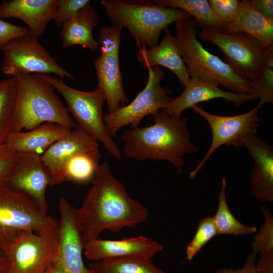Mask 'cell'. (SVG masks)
Listing matches in <instances>:
<instances>
[{"instance_id":"6da1fadb","label":"cell","mask_w":273,"mask_h":273,"mask_svg":"<svg viewBox=\"0 0 273 273\" xmlns=\"http://www.w3.org/2000/svg\"><path fill=\"white\" fill-rule=\"evenodd\" d=\"M93 180L81 207L77 209L85 243L98 238L104 230L118 233L147 219L148 209L128 196L123 185L112 173L107 162L99 164Z\"/></svg>"},{"instance_id":"7a4b0ae2","label":"cell","mask_w":273,"mask_h":273,"mask_svg":"<svg viewBox=\"0 0 273 273\" xmlns=\"http://www.w3.org/2000/svg\"><path fill=\"white\" fill-rule=\"evenodd\" d=\"M152 117V125L123 132L124 155L138 161H167L181 173L184 156L197 150L191 140L187 118L170 116L162 110L156 112Z\"/></svg>"},{"instance_id":"3957f363","label":"cell","mask_w":273,"mask_h":273,"mask_svg":"<svg viewBox=\"0 0 273 273\" xmlns=\"http://www.w3.org/2000/svg\"><path fill=\"white\" fill-rule=\"evenodd\" d=\"M12 77L15 85L16 132L46 122L70 129L77 127L54 87L46 80L36 74L19 73Z\"/></svg>"},{"instance_id":"277c9868","label":"cell","mask_w":273,"mask_h":273,"mask_svg":"<svg viewBox=\"0 0 273 273\" xmlns=\"http://www.w3.org/2000/svg\"><path fill=\"white\" fill-rule=\"evenodd\" d=\"M100 4L112 25L126 28L139 49L155 47L163 29L191 17L183 10L151 4L146 0H102Z\"/></svg>"},{"instance_id":"5b68a950","label":"cell","mask_w":273,"mask_h":273,"mask_svg":"<svg viewBox=\"0 0 273 273\" xmlns=\"http://www.w3.org/2000/svg\"><path fill=\"white\" fill-rule=\"evenodd\" d=\"M197 26L191 17L175 22V37L189 77L221 85L237 94L253 95L249 80L237 76L222 60L203 47L197 37Z\"/></svg>"},{"instance_id":"8992f818","label":"cell","mask_w":273,"mask_h":273,"mask_svg":"<svg viewBox=\"0 0 273 273\" xmlns=\"http://www.w3.org/2000/svg\"><path fill=\"white\" fill-rule=\"evenodd\" d=\"M36 74L62 96L77 126L100 142L112 156L120 160L122 153L103 120V106L106 98L103 92L98 87L90 92L78 90L66 84L60 78L49 74Z\"/></svg>"},{"instance_id":"52a82bcc","label":"cell","mask_w":273,"mask_h":273,"mask_svg":"<svg viewBox=\"0 0 273 273\" xmlns=\"http://www.w3.org/2000/svg\"><path fill=\"white\" fill-rule=\"evenodd\" d=\"M199 36L217 46L223 54V61L243 79L252 80L263 66L273 65V46L248 34L202 28Z\"/></svg>"},{"instance_id":"ba28073f","label":"cell","mask_w":273,"mask_h":273,"mask_svg":"<svg viewBox=\"0 0 273 273\" xmlns=\"http://www.w3.org/2000/svg\"><path fill=\"white\" fill-rule=\"evenodd\" d=\"M58 222L24 195L6 186L0 188V248L5 253L23 231H54Z\"/></svg>"},{"instance_id":"9c48e42d","label":"cell","mask_w":273,"mask_h":273,"mask_svg":"<svg viewBox=\"0 0 273 273\" xmlns=\"http://www.w3.org/2000/svg\"><path fill=\"white\" fill-rule=\"evenodd\" d=\"M1 72L12 77L19 73L55 74L63 79H74L62 67L38 40V36L29 30L12 39L3 49Z\"/></svg>"},{"instance_id":"30bf717a","label":"cell","mask_w":273,"mask_h":273,"mask_svg":"<svg viewBox=\"0 0 273 273\" xmlns=\"http://www.w3.org/2000/svg\"><path fill=\"white\" fill-rule=\"evenodd\" d=\"M122 28L103 26L99 31L98 42L101 55L94 61L98 77V88L104 94L108 112H112L129 103V98L122 85L119 52Z\"/></svg>"},{"instance_id":"8fae6325","label":"cell","mask_w":273,"mask_h":273,"mask_svg":"<svg viewBox=\"0 0 273 273\" xmlns=\"http://www.w3.org/2000/svg\"><path fill=\"white\" fill-rule=\"evenodd\" d=\"M148 77L144 88L133 100L112 112L103 115L107 129L113 138L123 126L130 124V128L139 127L142 119L166 108L171 100L167 90L162 87L164 73L161 67L148 68Z\"/></svg>"},{"instance_id":"7c38bea8","label":"cell","mask_w":273,"mask_h":273,"mask_svg":"<svg viewBox=\"0 0 273 273\" xmlns=\"http://www.w3.org/2000/svg\"><path fill=\"white\" fill-rule=\"evenodd\" d=\"M57 231L21 232L5 252L9 272L44 273L54 259Z\"/></svg>"},{"instance_id":"4fadbf2b","label":"cell","mask_w":273,"mask_h":273,"mask_svg":"<svg viewBox=\"0 0 273 273\" xmlns=\"http://www.w3.org/2000/svg\"><path fill=\"white\" fill-rule=\"evenodd\" d=\"M262 105L260 103L248 112L235 116H220L210 113L198 105L191 108L204 118L212 131V141L204 157L190 173L189 178H194L202 169L207 159L221 146H243L245 140L256 134L258 127V113Z\"/></svg>"},{"instance_id":"5bb4252c","label":"cell","mask_w":273,"mask_h":273,"mask_svg":"<svg viewBox=\"0 0 273 273\" xmlns=\"http://www.w3.org/2000/svg\"><path fill=\"white\" fill-rule=\"evenodd\" d=\"M59 208L60 219L52 264L68 273H95L85 266L82 260L85 241L80 226L77 209L64 196L59 200Z\"/></svg>"},{"instance_id":"9a60e30c","label":"cell","mask_w":273,"mask_h":273,"mask_svg":"<svg viewBox=\"0 0 273 273\" xmlns=\"http://www.w3.org/2000/svg\"><path fill=\"white\" fill-rule=\"evenodd\" d=\"M50 181V173L41 155L20 153L6 187L27 196L41 211L48 214L46 192Z\"/></svg>"},{"instance_id":"2e32d148","label":"cell","mask_w":273,"mask_h":273,"mask_svg":"<svg viewBox=\"0 0 273 273\" xmlns=\"http://www.w3.org/2000/svg\"><path fill=\"white\" fill-rule=\"evenodd\" d=\"M163 248L158 242L139 236L119 240L95 239L85 243L84 250L87 259L98 261L125 258L151 259Z\"/></svg>"},{"instance_id":"e0dca14e","label":"cell","mask_w":273,"mask_h":273,"mask_svg":"<svg viewBox=\"0 0 273 273\" xmlns=\"http://www.w3.org/2000/svg\"><path fill=\"white\" fill-rule=\"evenodd\" d=\"M216 98H222L238 107L245 102L257 99L254 95H244L223 90L218 85L195 78H190L185 86L182 94L178 97L171 99L168 106L161 110L166 114L181 117L187 109L202 102Z\"/></svg>"},{"instance_id":"ac0fdd59","label":"cell","mask_w":273,"mask_h":273,"mask_svg":"<svg viewBox=\"0 0 273 273\" xmlns=\"http://www.w3.org/2000/svg\"><path fill=\"white\" fill-rule=\"evenodd\" d=\"M252 156L254 165L251 172L250 193L260 202H273V147L267 140L255 135L244 144Z\"/></svg>"},{"instance_id":"d6986e66","label":"cell","mask_w":273,"mask_h":273,"mask_svg":"<svg viewBox=\"0 0 273 273\" xmlns=\"http://www.w3.org/2000/svg\"><path fill=\"white\" fill-rule=\"evenodd\" d=\"M58 0L4 1L0 5V18L23 21L28 30L39 36L53 19Z\"/></svg>"},{"instance_id":"ffe728a7","label":"cell","mask_w":273,"mask_h":273,"mask_svg":"<svg viewBox=\"0 0 273 273\" xmlns=\"http://www.w3.org/2000/svg\"><path fill=\"white\" fill-rule=\"evenodd\" d=\"M136 58L141 65L147 69L156 66L168 68L184 86L190 79L175 37L168 27L165 29L164 35L159 44L149 49L145 47L139 49Z\"/></svg>"},{"instance_id":"44dd1931","label":"cell","mask_w":273,"mask_h":273,"mask_svg":"<svg viewBox=\"0 0 273 273\" xmlns=\"http://www.w3.org/2000/svg\"><path fill=\"white\" fill-rule=\"evenodd\" d=\"M72 129L46 122L27 131L14 132L7 144L17 153L42 155L54 143L67 135Z\"/></svg>"},{"instance_id":"7402d4cb","label":"cell","mask_w":273,"mask_h":273,"mask_svg":"<svg viewBox=\"0 0 273 273\" xmlns=\"http://www.w3.org/2000/svg\"><path fill=\"white\" fill-rule=\"evenodd\" d=\"M98 149L99 142L77 126L54 143L41 156L51 176L74 155Z\"/></svg>"},{"instance_id":"603a6c76","label":"cell","mask_w":273,"mask_h":273,"mask_svg":"<svg viewBox=\"0 0 273 273\" xmlns=\"http://www.w3.org/2000/svg\"><path fill=\"white\" fill-rule=\"evenodd\" d=\"M100 17L91 3L81 9L63 25L60 32L64 47L79 45L96 51L99 47L93 36V29L100 23Z\"/></svg>"},{"instance_id":"cb8c5ba5","label":"cell","mask_w":273,"mask_h":273,"mask_svg":"<svg viewBox=\"0 0 273 273\" xmlns=\"http://www.w3.org/2000/svg\"><path fill=\"white\" fill-rule=\"evenodd\" d=\"M101 156L99 149L74 155L50 176V186L67 181L84 184L93 180L100 164Z\"/></svg>"},{"instance_id":"d4e9b609","label":"cell","mask_w":273,"mask_h":273,"mask_svg":"<svg viewBox=\"0 0 273 273\" xmlns=\"http://www.w3.org/2000/svg\"><path fill=\"white\" fill-rule=\"evenodd\" d=\"M223 32L245 33L265 44L273 46V20L253 9L248 0L241 1L235 18L224 27Z\"/></svg>"},{"instance_id":"484cf974","label":"cell","mask_w":273,"mask_h":273,"mask_svg":"<svg viewBox=\"0 0 273 273\" xmlns=\"http://www.w3.org/2000/svg\"><path fill=\"white\" fill-rule=\"evenodd\" d=\"M148 3L158 6L177 9L195 18L198 25L202 28H211L223 32L224 27L214 13L207 0H146Z\"/></svg>"},{"instance_id":"4316f807","label":"cell","mask_w":273,"mask_h":273,"mask_svg":"<svg viewBox=\"0 0 273 273\" xmlns=\"http://www.w3.org/2000/svg\"><path fill=\"white\" fill-rule=\"evenodd\" d=\"M226 185V178L223 177L218 195L217 209L213 216L218 235L239 236L255 233L257 230L255 226L243 224L231 212L225 196Z\"/></svg>"},{"instance_id":"83f0119b","label":"cell","mask_w":273,"mask_h":273,"mask_svg":"<svg viewBox=\"0 0 273 273\" xmlns=\"http://www.w3.org/2000/svg\"><path fill=\"white\" fill-rule=\"evenodd\" d=\"M95 273H165L151 259L125 258L108 259L89 264Z\"/></svg>"},{"instance_id":"f1b7e54d","label":"cell","mask_w":273,"mask_h":273,"mask_svg":"<svg viewBox=\"0 0 273 273\" xmlns=\"http://www.w3.org/2000/svg\"><path fill=\"white\" fill-rule=\"evenodd\" d=\"M15 85L13 77L0 80V145L15 132Z\"/></svg>"},{"instance_id":"f546056e","label":"cell","mask_w":273,"mask_h":273,"mask_svg":"<svg viewBox=\"0 0 273 273\" xmlns=\"http://www.w3.org/2000/svg\"><path fill=\"white\" fill-rule=\"evenodd\" d=\"M218 235L213 216L209 215L200 219L196 233L186 247L187 259L192 260L210 240Z\"/></svg>"},{"instance_id":"4dcf8cb0","label":"cell","mask_w":273,"mask_h":273,"mask_svg":"<svg viewBox=\"0 0 273 273\" xmlns=\"http://www.w3.org/2000/svg\"><path fill=\"white\" fill-rule=\"evenodd\" d=\"M264 221L253 237L252 252L263 255L273 252V215L267 208L261 206Z\"/></svg>"},{"instance_id":"1f68e13d","label":"cell","mask_w":273,"mask_h":273,"mask_svg":"<svg viewBox=\"0 0 273 273\" xmlns=\"http://www.w3.org/2000/svg\"><path fill=\"white\" fill-rule=\"evenodd\" d=\"M252 94L260 99L263 105L273 103V65H265L258 72L255 77L249 80Z\"/></svg>"},{"instance_id":"d6a6232c","label":"cell","mask_w":273,"mask_h":273,"mask_svg":"<svg viewBox=\"0 0 273 273\" xmlns=\"http://www.w3.org/2000/svg\"><path fill=\"white\" fill-rule=\"evenodd\" d=\"M90 3L89 0H58L53 20L57 26H62Z\"/></svg>"},{"instance_id":"836d02e7","label":"cell","mask_w":273,"mask_h":273,"mask_svg":"<svg viewBox=\"0 0 273 273\" xmlns=\"http://www.w3.org/2000/svg\"><path fill=\"white\" fill-rule=\"evenodd\" d=\"M208 2L224 28L235 18L241 3L238 0H209Z\"/></svg>"},{"instance_id":"e575fe53","label":"cell","mask_w":273,"mask_h":273,"mask_svg":"<svg viewBox=\"0 0 273 273\" xmlns=\"http://www.w3.org/2000/svg\"><path fill=\"white\" fill-rule=\"evenodd\" d=\"M19 157L7 143L0 145V188L6 186Z\"/></svg>"},{"instance_id":"d590c367","label":"cell","mask_w":273,"mask_h":273,"mask_svg":"<svg viewBox=\"0 0 273 273\" xmlns=\"http://www.w3.org/2000/svg\"><path fill=\"white\" fill-rule=\"evenodd\" d=\"M28 31L26 27L14 25L0 18V52L12 39Z\"/></svg>"},{"instance_id":"8d00e7d4","label":"cell","mask_w":273,"mask_h":273,"mask_svg":"<svg viewBox=\"0 0 273 273\" xmlns=\"http://www.w3.org/2000/svg\"><path fill=\"white\" fill-rule=\"evenodd\" d=\"M257 259V255L252 252L246 255L245 261L243 266L239 269H233L232 267L219 268L216 273H259L256 267L255 263Z\"/></svg>"},{"instance_id":"74e56055","label":"cell","mask_w":273,"mask_h":273,"mask_svg":"<svg viewBox=\"0 0 273 273\" xmlns=\"http://www.w3.org/2000/svg\"><path fill=\"white\" fill-rule=\"evenodd\" d=\"M251 7L267 19L273 20L272 0L248 1Z\"/></svg>"},{"instance_id":"f35d334b","label":"cell","mask_w":273,"mask_h":273,"mask_svg":"<svg viewBox=\"0 0 273 273\" xmlns=\"http://www.w3.org/2000/svg\"><path fill=\"white\" fill-rule=\"evenodd\" d=\"M255 265L259 273H273V252L260 256Z\"/></svg>"},{"instance_id":"ab89813d","label":"cell","mask_w":273,"mask_h":273,"mask_svg":"<svg viewBox=\"0 0 273 273\" xmlns=\"http://www.w3.org/2000/svg\"><path fill=\"white\" fill-rule=\"evenodd\" d=\"M9 271V263L5 252L0 248V273Z\"/></svg>"},{"instance_id":"60d3db41","label":"cell","mask_w":273,"mask_h":273,"mask_svg":"<svg viewBox=\"0 0 273 273\" xmlns=\"http://www.w3.org/2000/svg\"><path fill=\"white\" fill-rule=\"evenodd\" d=\"M44 273H68L64 269L55 265L51 264L45 271Z\"/></svg>"},{"instance_id":"b9f144b4","label":"cell","mask_w":273,"mask_h":273,"mask_svg":"<svg viewBox=\"0 0 273 273\" xmlns=\"http://www.w3.org/2000/svg\"><path fill=\"white\" fill-rule=\"evenodd\" d=\"M1 273H10L9 271H6V272H1Z\"/></svg>"}]
</instances>
